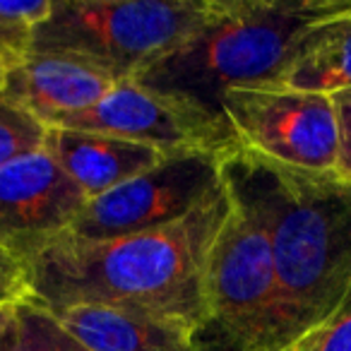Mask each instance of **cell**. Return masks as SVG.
Listing matches in <instances>:
<instances>
[{
  "mask_svg": "<svg viewBox=\"0 0 351 351\" xmlns=\"http://www.w3.org/2000/svg\"><path fill=\"white\" fill-rule=\"evenodd\" d=\"M221 178L272 245L282 349L325 330L351 293V183L274 164L241 145L224 156Z\"/></svg>",
  "mask_w": 351,
  "mask_h": 351,
  "instance_id": "obj_1",
  "label": "cell"
},
{
  "mask_svg": "<svg viewBox=\"0 0 351 351\" xmlns=\"http://www.w3.org/2000/svg\"><path fill=\"white\" fill-rule=\"evenodd\" d=\"M231 210L226 186L164 229L106 241L60 236L29 260L34 298L49 306L104 303L178 317L200 330L205 267Z\"/></svg>",
  "mask_w": 351,
  "mask_h": 351,
  "instance_id": "obj_2",
  "label": "cell"
},
{
  "mask_svg": "<svg viewBox=\"0 0 351 351\" xmlns=\"http://www.w3.org/2000/svg\"><path fill=\"white\" fill-rule=\"evenodd\" d=\"M351 0H215L207 22L132 82L221 116L234 87L277 84L298 36Z\"/></svg>",
  "mask_w": 351,
  "mask_h": 351,
  "instance_id": "obj_3",
  "label": "cell"
},
{
  "mask_svg": "<svg viewBox=\"0 0 351 351\" xmlns=\"http://www.w3.org/2000/svg\"><path fill=\"white\" fill-rule=\"evenodd\" d=\"M212 5L215 0H53L32 51L75 56L128 82L195 34Z\"/></svg>",
  "mask_w": 351,
  "mask_h": 351,
  "instance_id": "obj_4",
  "label": "cell"
},
{
  "mask_svg": "<svg viewBox=\"0 0 351 351\" xmlns=\"http://www.w3.org/2000/svg\"><path fill=\"white\" fill-rule=\"evenodd\" d=\"M231 210L205 267V320L195 332L200 351H279V282L272 245L248 205Z\"/></svg>",
  "mask_w": 351,
  "mask_h": 351,
  "instance_id": "obj_5",
  "label": "cell"
},
{
  "mask_svg": "<svg viewBox=\"0 0 351 351\" xmlns=\"http://www.w3.org/2000/svg\"><path fill=\"white\" fill-rule=\"evenodd\" d=\"M231 149L173 152L145 173L87 200L68 239L106 241L164 229L186 219L224 186L221 164Z\"/></svg>",
  "mask_w": 351,
  "mask_h": 351,
  "instance_id": "obj_6",
  "label": "cell"
},
{
  "mask_svg": "<svg viewBox=\"0 0 351 351\" xmlns=\"http://www.w3.org/2000/svg\"><path fill=\"white\" fill-rule=\"evenodd\" d=\"M219 108L245 149L289 169L335 173L337 123L325 94L277 84L234 87Z\"/></svg>",
  "mask_w": 351,
  "mask_h": 351,
  "instance_id": "obj_7",
  "label": "cell"
},
{
  "mask_svg": "<svg viewBox=\"0 0 351 351\" xmlns=\"http://www.w3.org/2000/svg\"><path fill=\"white\" fill-rule=\"evenodd\" d=\"M49 128L94 130L123 140L142 142L161 152L234 149L239 147L229 121L173 94L142 84L121 82L99 104L60 116Z\"/></svg>",
  "mask_w": 351,
  "mask_h": 351,
  "instance_id": "obj_8",
  "label": "cell"
},
{
  "mask_svg": "<svg viewBox=\"0 0 351 351\" xmlns=\"http://www.w3.org/2000/svg\"><path fill=\"white\" fill-rule=\"evenodd\" d=\"M87 197L68 173L34 149L0 166V245L27 265L73 229Z\"/></svg>",
  "mask_w": 351,
  "mask_h": 351,
  "instance_id": "obj_9",
  "label": "cell"
},
{
  "mask_svg": "<svg viewBox=\"0 0 351 351\" xmlns=\"http://www.w3.org/2000/svg\"><path fill=\"white\" fill-rule=\"evenodd\" d=\"M116 84L113 75L82 58L29 51L5 73L0 99L49 128L60 116L99 104Z\"/></svg>",
  "mask_w": 351,
  "mask_h": 351,
  "instance_id": "obj_10",
  "label": "cell"
},
{
  "mask_svg": "<svg viewBox=\"0 0 351 351\" xmlns=\"http://www.w3.org/2000/svg\"><path fill=\"white\" fill-rule=\"evenodd\" d=\"M44 306L87 351H200L195 327L178 317L104 303Z\"/></svg>",
  "mask_w": 351,
  "mask_h": 351,
  "instance_id": "obj_11",
  "label": "cell"
},
{
  "mask_svg": "<svg viewBox=\"0 0 351 351\" xmlns=\"http://www.w3.org/2000/svg\"><path fill=\"white\" fill-rule=\"evenodd\" d=\"M41 149L73 178L87 200L156 166L169 152L116 135L70 128H46Z\"/></svg>",
  "mask_w": 351,
  "mask_h": 351,
  "instance_id": "obj_12",
  "label": "cell"
},
{
  "mask_svg": "<svg viewBox=\"0 0 351 351\" xmlns=\"http://www.w3.org/2000/svg\"><path fill=\"white\" fill-rule=\"evenodd\" d=\"M277 87L325 97L351 89V5L313 22L298 36Z\"/></svg>",
  "mask_w": 351,
  "mask_h": 351,
  "instance_id": "obj_13",
  "label": "cell"
},
{
  "mask_svg": "<svg viewBox=\"0 0 351 351\" xmlns=\"http://www.w3.org/2000/svg\"><path fill=\"white\" fill-rule=\"evenodd\" d=\"M0 351H87L60 327L53 313L41 301L17 303L8 308Z\"/></svg>",
  "mask_w": 351,
  "mask_h": 351,
  "instance_id": "obj_14",
  "label": "cell"
},
{
  "mask_svg": "<svg viewBox=\"0 0 351 351\" xmlns=\"http://www.w3.org/2000/svg\"><path fill=\"white\" fill-rule=\"evenodd\" d=\"M53 0H0V46L15 60L32 51L34 32L51 17Z\"/></svg>",
  "mask_w": 351,
  "mask_h": 351,
  "instance_id": "obj_15",
  "label": "cell"
},
{
  "mask_svg": "<svg viewBox=\"0 0 351 351\" xmlns=\"http://www.w3.org/2000/svg\"><path fill=\"white\" fill-rule=\"evenodd\" d=\"M44 135L46 128L36 118L0 99V166L22 154L41 149Z\"/></svg>",
  "mask_w": 351,
  "mask_h": 351,
  "instance_id": "obj_16",
  "label": "cell"
},
{
  "mask_svg": "<svg viewBox=\"0 0 351 351\" xmlns=\"http://www.w3.org/2000/svg\"><path fill=\"white\" fill-rule=\"evenodd\" d=\"M34 298L29 265L0 245V306H17Z\"/></svg>",
  "mask_w": 351,
  "mask_h": 351,
  "instance_id": "obj_17",
  "label": "cell"
},
{
  "mask_svg": "<svg viewBox=\"0 0 351 351\" xmlns=\"http://www.w3.org/2000/svg\"><path fill=\"white\" fill-rule=\"evenodd\" d=\"M337 123V169L341 181L351 183V89L330 94Z\"/></svg>",
  "mask_w": 351,
  "mask_h": 351,
  "instance_id": "obj_18",
  "label": "cell"
},
{
  "mask_svg": "<svg viewBox=\"0 0 351 351\" xmlns=\"http://www.w3.org/2000/svg\"><path fill=\"white\" fill-rule=\"evenodd\" d=\"M311 351H351V293L330 325L317 335Z\"/></svg>",
  "mask_w": 351,
  "mask_h": 351,
  "instance_id": "obj_19",
  "label": "cell"
},
{
  "mask_svg": "<svg viewBox=\"0 0 351 351\" xmlns=\"http://www.w3.org/2000/svg\"><path fill=\"white\" fill-rule=\"evenodd\" d=\"M322 332V330H320ZM320 332H313V335H308L306 339H298V341H293V344H289V346H284V349H279V351H311L313 349V344H315V339H317V335Z\"/></svg>",
  "mask_w": 351,
  "mask_h": 351,
  "instance_id": "obj_20",
  "label": "cell"
},
{
  "mask_svg": "<svg viewBox=\"0 0 351 351\" xmlns=\"http://www.w3.org/2000/svg\"><path fill=\"white\" fill-rule=\"evenodd\" d=\"M15 63H17V60L12 58V56L8 53V51L3 49V46H0V65H5V68H12Z\"/></svg>",
  "mask_w": 351,
  "mask_h": 351,
  "instance_id": "obj_21",
  "label": "cell"
},
{
  "mask_svg": "<svg viewBox=\"0 0 351 351\" xmlns=\"http://www.w3.org/2000/svg\"><path fill=\"white\" fill-rule=\"evenodd\" d=\"M8 308H10V306H0V337H3V327H5Z\"/></svg>",
  "mask_w": 351,
  "mask_h": 351,
  "instance_id": "obj_22",
  "label": "cell"
},
{
  "mask_svg": "<svg viewBox=\"0 0 351 351\" xmlns=\"http://www.w3.org/2000/svg\"><path fill=\"white\" fill-rule=\"evenodd\" d=\"M8 70H10V68H5V65H0V87H3V77H5Z\"/></svg>",
  "mask_w": 351,
  "mask_h": 351,
  "instance_id": "obj_23",
  "label": "cell"
}]
</instances>
